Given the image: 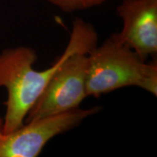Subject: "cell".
Returning a JSON list of instances; mask_svg holds the SVG:
<instances>
[{"label": "cell", "instance_id": "1", "mask_svg": "<svg viewBox=\"0 0 157 157\" xmlns=\"http://www.w3.org/2000/svg\"><path fill=\"white\" fill-rule=\"evenodd\" d=\"M97 43L98 34L95 28L83 20L76 18L64 52L48 69L36 71L33 67L37 60L34 49L21 46L2 51L0 87H5L7 91L3 135L22 126L29 111L52 76L68 56L78 52L88 54L97 47Z\"/></svg>", "mask_w": 157, "mask_h": 157}, {"label": "cell", "instance_id": "2", "mask_svg": "<svg viewBox=\"0 0 157 157\" xmlns=\"http://www.w3.org/2000/svg\"><path fill=\"white\" fill-rule=\"evenodd\" d=\"M87 95L100 97L135 86L157 95V63L143 61L136 52L111 36L88 53Z\"/></svg>", "mask_w": 157, "mask_h": 157}, {"label": "cell", "instance_id": "3", "mask_svg": "<svg viewBox=\"0 0 157 157\" xmlns=\"http://www.w3.org/2000/svg\"><path fill=\"white\" fill-rule=\"evenodd\" d=\"M89 58L85 52L68 57L52 76L26 117L28 122L79 107L87 95V73Z\"/></svg>", "mask_w": 157, "mask_h": 157}, {"label": "cell", "instance_id": "4", "mask_svg": "<svg viewBox=\"0 0 157 157\" xmlns=\"http://www.w3.org/2000/svg\"><path fill=\"white\" fill-rule=\"evenodd\" d=\"M101 106L88 109L79 107L58 114L26 122L0 138V157H36L56 135L77 127L84 119L95 114Z\"/></svg>", "mask_w": 157, "mask_h": 157}, {"label": "cell", "instance_id": "5", "mask_svg": "<svg viewBox=\"0 0 157 157\" xmlns=\"http://www.w3.org/2000/svg\"><path fill=\"white\" fill-rule=\"evenodd\" d=\"M123 21L120 33L113 34L146 61L157 52V0H123L117 7Z\"/></svg>", "mask_w": 157, "mask_h": 157}, {"label": "cell", "instance_id": "6", "mask_svg": "<svg viewBox=\"0 0 157 157\" xmlns=\"http://www.w3.org/2000/svg\"><path fill=\"white\" fill-rule=\"evenodd\" d=\"M65 12L85 10L103 3L106 0H48Z\"/></svg>", "mask_w": 157, "mask_h": 157}, {"label": "cell", "instance_id": "7", "mask_svg": "<svg viewBox=\"0 0 157 157\" xmlns=\"http://www.w3.org/2000/svg\"><path fill=\"white\" fill-rule=\"evenodd\" d=\"M3 135V119L0 117V138Z\"/></svg>", "mask_w": 157, "mask_h": 157}]
</instances>
